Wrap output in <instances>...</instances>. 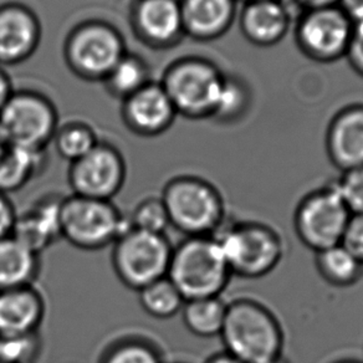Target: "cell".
Returning a JSON list of instances; mask_svg holds the SVG:
<instances>
[{
  "instance_id": "cell-17",
  "label": "cell",
  "mask_w": 363,
  "mask_h": 363,
  "mask_svg": "<svg viewBox=\"0 0 363 363\" xmlns=\"http://www.w3.org/2000/svg\"><path fill=\"white\" fill-rule=\"evenodd\" d=\"M291 26V11L284 0H255L242 6L239 28L247 43L272 48L285 39Z\"/></svg>"
},
{
  "instance_id": "cell-41",
  "label": "cell",
  "mask_w": 363,
  "mask_h": 363,
  "mask_svg": "<svg viewBox=\"0 0 363 363\" xmlns=\"http://www.w3.org/2000/svg\"><path fill=\"white\" fill-rule=\"evenodd\" d=\"M333 363H363V361L356 359V358H342V359H338Z\"/></svg>"
},
{
  "instance_id": "cell-12",
  "label": "cell",
  "mask_w": 363,
  "mask_h": 363,
  "mask_svg": "<svg viewBox=\"0 0 363 363\" xmlns=\"http://www.w3.org/2000/svg\"><path fill=\"white\" fill-rule=\"evenodd\" d=\"M126 176L121 152L100 141L87 155L70 163L67 179L75 196L112 201L121 192Z\"/></svg>"
},
{
  "instance_id": "cell-33",
  "label": "cell",
  "mask_w": 363,
  "mask_h": 363,
  "mask_svg": "<svg viewBox=\"0 0 363 363\" xmlns=\"http://www.w3.org/2000/svg\"><path fill=\"white\" fill-rule=\"evenodd\" d=\"M341 245L363 264V216H351Z\"/></svg>"
},
{
  "instance_id": "cell-21",
  "label": "cell",
  "mask_w": 363,
  "mask_h": 363,
  "mask_svg": "<svg viewBox=\"0 0 363 363\" xmlns=\"http://www.w3.org/2000/svg\"><path fill=\"white\" fill-rule=\"evenodd\" d=\"M40 267V255L16 237L0 239V291L34 285Z\"/></svg>"
},
{
  "instance_id": "cell-7",
  "label": "cell",
  "mask_w": 363,
  "mask_h": 363,
  "mask_svg": "<svg viewBox=\"0 0 363 363\" xmlns=\"http://www.w3.org/2000/svg\"><path fill=\"white\" fill-rule=\"evenodd\" d=\"M127 52L121 31L107 21H81L66 35L64 59L81 80L104 81Z\"/></svg>"
},
{
  "instance_id": "cell-19",
  "label": "cell",
  "mask_w": 363,
  "mask_h": 363,
  "mask_svg": "<svg viewBox=\"0 0 363 363\" xmlns=\"http://www.w3.org/2000/svg\"><path fill=\"white\" fill-rule=\"evenodd\" d=\"M45 313V298L34 285L0 291V336L39 333Z\"/></svg>"
},
{
  "instance_id": "cell-3",
  "label": "cell",
  "mask_w": 363,
  "mask_h": 363,
  "mask_svg": "<svg viewBox=\"0 0 363 363\" xmlns=\"http://www.w3.org/2000/svg\"><path fill=\"white\" fill-rule=\"evenodd\" d=\"M233 277L257 280L283 262L286 245L278 229L257 220L225 222L214 235Z\"/></svg>"
},
{
  "instance_id": "cell-6",
  "label": "cell",
  "mask_w": 363,
  "mask_h": 363,
  "mask_svg": "<svg viewBox=\"0 0 363 363\" xmlns=\"http://www.w3.org/2000/svg\"><path fill=\"white\" fill-rule=\"evenodd\" d=\"M130 227L126 216L112 201L71 194L60 206V235L86 252L112 245Z\"/></svg>"
},
{
  "instance_id": "cell-31",
  "label": "cell",
  "mask_w": 363,
  "mask_h": 363,
  "mask_svg": "<svg viewBox=\"0 0 363 363\" xmlns=\"http://www.w3.org/2000/svg\"><path fill=\"white\" fill-rule=\"evenodd\" d=\"M40 333L26 336H0V362L35 363L40 357Z\"/></svg>"
},
{
  "instance_id": "cell-35",
  "label": "cell",
  "mask_w": 363,
  "mask_h": 363,
  "mask_svg": "<svg viewBox=\"0 0 363 363\" xmlns=\"http://www.w3.org/2000/svg\"><path fill=\"white\" fill-rule=\"evenodd\" d=\"M16 212L14 204L8 194L0 192V239L11 237L16 225Z\"/></svg>"
},
{
  "instance_id": "cell-11",
  "label": "cell",
  "mask_w": 363,
  "mask_h": 363,
  "mask_svg": "<svg viewBox=\"0 0 363 363\" xmlns=\"http://www.w3.org/2000/svg\"><path fill=\"white\" fill-rule=\"evenodd\" d=\"M353 26L337 6L303 11L295 24L294 39L308 60L333 64L346 57Z\"/></svg>"
},
{
  "instance_id": "cell-38",
  "label": "cell",
  "mask_w": 363,
  "mask_h": 363,
  "mask_svg": "<svg viewBox=\"0 0 363 363\" xmlns=\"http://www.w3.org/2000/svg\"><path fill=\"white\" fill-rule=\"evenodd\" d=\"M13 85H11V77L8 76L6 71L0 67V110L6 105V101L13 94Z\"/></svg>"
},
{
  "instance_id": "cell-44",
  "label": "cell",
  "mask_w": 363,
  "mask_h": 363,
  "mask_svg": "<svg viewBox=\"0 0 363 363\" xmlns=\"http://www.w3.org/2000/svg\"><path fill=\"white\" fill-rule=\"evenodd\" d=\"M0 363H4V362H0Z\"/></svg>"
},
{
  "instance_id": "cell-15",
  "label": "cell",
  "mask_w": 363,
  "mask_h": 363,
  "mask_svg": "<svg viewBox=\"0 0 363 363\" xmlns=\"http://www.w3.org/2000/svg\"><path fill=\"white\" fill-rule=\"evenodd\" d=\"M40 40L41 24L35 11L21 3L0 6V66L28 60Z\"/></svg>"
},
{
  "instance_id": "cell-32",
  "label": "cell",
  "mask_w": 363,
  "mask_h": 363,
  "mask_svg": "<svg viewBox=\"0 0 363 363\" xmlns=\"http://www.w3.org/2000/svg\"><path fill=\"white\" fill-rule=\"evenodd\" d=\"M351 216H363V167L341 172L333 182Z\"/></svg>"
},
{
  "instance_id": "cell-25",
  "label": "cell",
  "mask_w": 363,
  "mask_h": 363,
  "mask_svg": "<svg viewBox=\"0 0 363 363\" xmlns=\"http://www.w3.org/2000/svg\"><path fill=\"white\" fill-rule=\"evenodd\" d=\"M252 106V91L242 76L225 74L213 121L220 125H234L242 121Z\"/></svg>"
},
{
  "instance_id": "cell-28",
  "label": "cell",
  "mask_w": 363,
  "mask_h": 363,
  "mask_svg": "<svg viewBox=\"0 0 363 363\" xmlns=\"http://www.w3.org/2000/svg\"><path fill=\"white\" fill-rule=\"evenodd\" d=\"M100 142L96 132L85 122L70 121L59 125L52 143L59 156L69 162L80 160Z\"/></svg>"
},
{
  "instance_id": "cell-14",
  "label": "cell",
  "mask_w": 363,
  "mask_h": 363,
  "mask_svg": "<svg viewBox=\"0 0 363 363\" xmlns=\"http://www.w3.org/2000/svg\"><path fill=\"white\" fill-rule=\"evenodd\" d=\"M121 102L122 121L137 136H161L178 116L160 81H150Z\"/></svg>"
},
{
  "instance_id": "cell-26",
  "label": "cell",
  "mask_w": 363,
  "mask_h": 363,
  "mask_svg": "<svg viewBox=\"0 0 363 363\" xmlns=\"http://www.w3.org/2000/svg\"><path fill=\"white\" fill-rule=\"evenodd\" d=\"M150 81V69L146 61L141 56L127 51L102 82L112 97L123 101Z\"/></svg>"
},
{
  "instance_id": "cell-36",
  "label": "cell",
  "mask_w": 363,
  "mask_h": 363,
  "mask_svg": "<svg viewBox=\"0 0 363 363\" xmlns=\"http://www.w3.org/2000/svg\"><path fill=\"white\" fill-rule=\"evenodd\" d=\"M337 6L353 24L363 21V0H338Z\"/></svg>"
},
{
  "instance_id": "cell-39",
  "label": "cell",
  "mask_w": 363,
  "mask_h": 363,
  "mask_svg": "<svg viewBox=\"0 0 363 363\" xmlns=\"http://www.w3.org/2000/svg\"><path fill=\"white\" fill-rule=\"evenodd\" d=\"M204 363H244L242 359L233 356L232 353L227 351L217 352L212 354L211 357H208Z\"/></svg>"
},
{
  "instance_id": "cell-24",
  "label": "cell",
  "mask_w": 363,
  "mask_h": 363,
  "mask_svg": "<svg viewBox=\"0 0 363 363\" xmlns=\"http://www.w3.org/2000/svg\"><path fill=\"white\" fill-rule=\"evenodd\" d=\"M228 303L220 296L187 300L182 308V320L189 333L201 338L220 336Z\"/></svg>"
},
{
  "instance_id": "cell-30",
  "label": "cell",
  "mask_w": 363,
  "mask_h": 363,
  "mask_svg": "<svg viewBox=\"0 0 363 363\" xmlns=\"http://www.w3.org/2000/svg\"><path fill=\"white\" fill-rule=\"evenodd\" d=\"M127 219L130 227L142 232L166 234L167 228L171 227L161 196L143 198Z\"/></svg>"
},
{
  "instance_id": "cell-22",
  "label": "cell",
  "mask_w": 363,
  "mask_h": 363,
  "mask_svg": "<svg viewBox=\"0 0 363 363\" xmlns=\"http://www.w3.org/2000/svg\"><path fill=\"white\" fill-rule=\"evenodd\" d=\"M45 151L6 145L0 151V192L21 191L45 167Z\"/></svg>"
},
{
  "instance_id": "cell-18",
  "label": "cell",
  "mask_w": 363,
  "mask_h": 363,
  "mask_svg": "<svg viewBox=\"0 0 363 363\" xmlns=\"http://www.w3.org/2000/svg\"><path fill=\"white\" fill-rule=\"evenodd\" d=\"M184 35L201 43L218 40L237 19V0H179Z\"/></svg>"
},
{
  "instance_id": "cell-40",
  "label": "cell",
  "mask_w": 363,
  "mask_h": 363,
  "mask_svg": "<svg viewBox=\"0 0 363 363\" xmlns=\"http://www.w3.org/2000/svg\"><path fill=\"white\" fill-rule=\"evenodd\" d=\"M264 363H291L289 361L288 358L285 357L284 354L281 356H279V357L272 358V359H269L267 362Z\"/></svg>"
},
{
  "instance_id": "cell-23",
  "label": "cell",
  "mask_w": 363,
  "mask_h": 363,
  "mask_svg": "<svg viewBox=\"0 0 363 363\" xmlns=\"http://www.w3.org/2000/svg\"><path fill=\"white\" fill-rule=\"evenodd\" d=\"M315 267L320 278L333 288H352L363 278L362 262L341 244L315 252Z\"/></svg>"
},
{
  "instance_id": "cell-37",
  "label": "cell",
  "mask_w": 363,
  "mask_h": 363,
  "mask_svg": "<svg viewBox=\"0 0 363 363\" xmlns=\"http://www.w3.org/2000/svg\"><path fill=\"white\" fill-rule=\"evenodd\" d=\"M291 6L298 8L300 13L320 8L337 6L338 0H288Z\"/></svg>"
},
{
  "instance_id": "cell-29",
  "label": "cell",
  "mask_w": 363,
  "mask_h": 363,
  "mask_svg": "<svg viewBox=\"0 0 363 363\" xmlns=\"http://www.w3.org/2000/svg\"><path fill=\"white\" fill-rule=\"evenodd\" d=\"M99 363H164V359L148 338L127 336L107 346Z\"/></svg>"
},
{
  "instance_id": "cell-10",
  "label": "cell",
  "mask_w": 363,
  "mask_h": 363,
  "mask_svg": "<svg viewBox=\"0 0 363 363\" xmlns=\"http://www.w3.org/2000/svg\"><path fill=\"white\" fill-rule=\"evenodd\" d=\"M351 214L333 183L305 194L294 212V230L313 252L341 244Z\"/></svg>"
},
{
  "instance_id": "cell-34",
  "label": "cell",
  "mask_w": 363,
  "mask_h": 363,
  "mask_svg": "<svg viewBox=\"0 0 363 363\" xmlns=\"http://www.w3.org/2000/svg\"><path fill=\"white\" fill-rule=\"evenodd\" d=\"M346 59L351 69L363 77V21L353 26L352 38L348 45Z\"/></svg>"
},
{
  "instance_id": "cell-42",
  "label": "cell",
  "mask_w": 363,
  "mask_h": 363,
  "mask_svg": "<svg viewBox=\"0 0 363 363\" xmlns=\"http://www.w3.org/2000/svg\"><path fill=\"white\" fill-rule=\"evenodd\" d=\"M6 146V142L3 140V136H1V133H0V151L3 150V147Z\"/></svg>"
},
{
  "instance_id": "cell-27",
  "label": "cell",
  "mask_w": 363,
  "mask_h": 363,
  "mask_svg": "<svg viewBox=\"0 0 363 363\" xmlns=\"http://www.w3.org/2000/svg\"><path fill=\"white\" fill-rule=\"evenodd\" d=\"M141 308L147 315L158 320L176 316L186 303L176 285L168 277L160 279L137 291Z\"/></svg>"
},
{
  "instance_id": "cell-2",
  "label": "cell",
  "mask_w": 363,
  "mask_h": 363,
  "mask_svg": "<svg viewBox=\"0 0 363 363\" xmlns=\"http://www.w3.org/2000/svg\"><path fill=\"white\" fill-rule=\"evenodd\" d=\"M161 198L169 225L184 238L214 237L228 220L222 193L202 177H173L164 184Z\"/></svg>"
},
{
  "instance_id": "cell-16",
  "label": "cell",
  "mask_w": 363,
  "mask_h": 363,
  "mask_svg": "<svg viewBox=\"0 0 363 363\" xmlns=\"http://www.w3.org/2000/svg\"><path fill=\"white\" fill-rule=\"evenodd\" d=\"M325 148L340 172L363 167V104H351L333 115L326 128Z\"/></svg>"
},
{
  "instance_id": "cell-8",
  "label": "cell",
  "mask_w": 363,
  "mask_h": 363,
  "mask_svg": "<svg viewBox=\"0 0 363 363\" xmlns=\"http://www.w3.org/2000/svg\"><path fill=\"white\" fill-rule=\"evenodd\" d=\"M172 252L173 245L166 234L128 228L112 244V267L126 288L138 291L166 278Z\"/></svg>"
},
{
  "instance_id": "cell-9",
  "label": "cell",
  "mask_w": 363,
  "mask_h": 363,
  "mask_svg": "<svg viewBox=\"0 0 363 363\" xmlns=\"http://www.w3.org/2000/svg\"><path fill=\"white\" fill-rule=\"evenodd\" d=\"M57 127L55 105L36 91H13L0 110V133L6 145L45 151Z\"/></svg>"
},
{
  "instance_id": "cell-5",
  "label": "cell",
  "mask_w": 363,
  "mask_h": 363,
  "mask_svg": "<svg viewBox=\"0 0 363 363\" xmlns=\"http://www.w3.org/2000/svg\"><path fill=\"white\" fill-rule=\"evenodd\" d=\"M225 72L202 56H184L167 67L161 85L178 116L211 120L216 111Z\"/></svg>"
},
{
  "instance_id": "cell-20",
  "label": "cell",
  "mask_w": 363,
  "mask_h": 363,
  "mask_svg": "<svg viewBox=\"0 0 363 363\" xmlns=\"http://www.w3.org/2000/svg\"><path fill=\"white\" fill-rule=\"evenodd\" d=\"M61 201L62 198L50 194L39 199L26 212L18 213L11 235L41 255L61 238Z\"/></svg>"
},
{
  "instance_id": "cell-4",
  "label": "cell",
  "mask_w": 363,
  "mask_h": 363,
  "mask_svg": "<svg viewBox=\"0 0 363 363\" xmlns=\"http://www.w3.org/2000/svg\"><path fill=\"white\" fill-rule=\"evenodd\" d=\"M167 277L186 301L220 296L233 278L214 237L184 238L173 247Z\"/></svg>"
},
{
  "instance_id": "cell-13",
  "label": "cell",
  "mask_w": 363,
  "mask_h": 363,
  "mask_svg": "<svg viewBox=\"0 0 363 363\" xmlns=\"http://www.w3.org/2000/svg\"><path fill=\"white\" fill-rule=\"evenodd\" d=\"M133 34L153 50H167L184 38L179 0H135L130 11Z\"/></svg>"
},
{
  "instance_id": "cell-43",
  "label": "cell",
  "mask_w": 363,
  "mask_h": 363,
  "mask_svg": "<svg viewBox=\"0 0 363 363\" xmlns=\"http://www.w3.org/2000/svg\"><path fill=\"white\" fill-rule=\"evenodd\" d=\"M237 1H242V3L245 4V3H249V1H255V0H237Z\"/></svg>"
},
{
  "instance_id": "cell-1",
  "label": "cell",
  "mask_w": 363,
  "mask_h": 363,
  "mask_svg": "<svg viewBox=\"0 0 363 363\" xmlns=\"http://www.w3.org/2000/svg\"><path fill=\"white\" fill-rule=\"evenodd\" d=\"M224 351L244 363H264L283 354L285 333L270 308L250 298L228 303L223 325Z\"/></svg>"
}]
</instances>
